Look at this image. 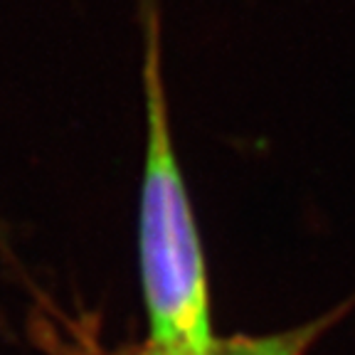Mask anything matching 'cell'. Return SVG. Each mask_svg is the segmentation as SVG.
<instances>
[{"instance_id": "1", "label": "cell", "mask_w": 355, "mask_h": 355, "mask_svg": "<svg viewBox=\"0 0 355 355\" xmlns=\"http://www.w3.org/2000/svg\"><path fill=\"white\" fill-rule=\"evenodd\" d=\"M146 163L141 185V284L150 343L195 348L215 338L202 247L168 126L161 47L150 20L146 42Z\"/></svg>"}, {"instance_id": "2", "label": "cell", "mask_w": 355, "mask_h": 355, "mask_svg": "<svg viewBox=\"0 0 355 355\" xmlns=\"http://www.w3.org/2000/svg\"><path fill=\"white\" fill-rule=\"evenodd\" d=\"M355 304V299L340 304L336 311L316 321L304 323L299 328H288L282 333H269V336H232V338H212L207 345H195V348H171V345H155L148 340L146 348L136 355H304L311 345L316 343L326 328L343 316L345 311Z\"/></svg>"}]
</instances>
